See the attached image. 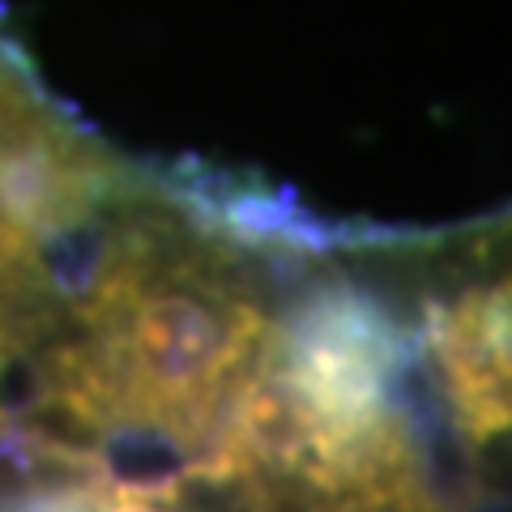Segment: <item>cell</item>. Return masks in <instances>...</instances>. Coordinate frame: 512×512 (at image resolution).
I'll return each mask as SVG.
<instances>
[{
    "mask_svg": "<svg viewBox=\"0 0 512 512\" xmlns=\"http://www.w3.org/2000/svg\"><path fill=\"white\" fill-rule=\"evenodd\" d=\"M508 346L308 265L278 303L167 269L0 312V512H504Z\"/></svg>",
    "mask_w": 512,
    "mask_h": 512,
    "instance_id": "6da1fadb",
    "label": "cell"
}]
</instances>
